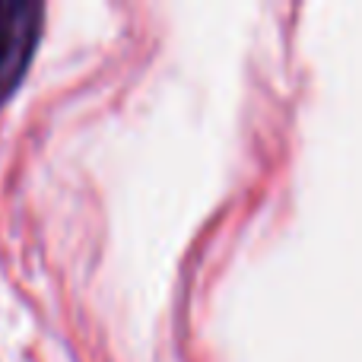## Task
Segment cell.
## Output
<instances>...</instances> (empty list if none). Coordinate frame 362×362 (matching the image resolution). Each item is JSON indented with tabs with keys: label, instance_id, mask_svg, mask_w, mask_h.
<instances>
[{
	"label": "cell",
	"instance_id": "1",
	"mask_svg": "<svg viewBox=\"0 0 362 362\" xmlns=\"http://www.w3.org/2000/svg\"><path fill=\"white\" fill-rule=\"evenodd\" d=\"M45 6L38 0H0V102L19 89L38 38H42Z\"/></svg>",
	"mask_w": 362,
	"mask_h": 362
}]
</instances>
